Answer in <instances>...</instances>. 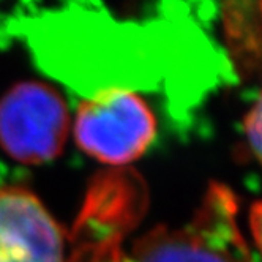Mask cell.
I'll return each instance as SVG.
<instances>
[{
	"label": "cell",
	"instance_id": "cell-1",
	"mask_svg": "<svg viewBox=\"0 0 262 262\" xmlns=\"http://www.w3.org/2000/svg\"><path fill=\"white\" fill-rule=\"evenodd\" d=\"M237 212L235 194L212 183L188 221L150 229L119 262H254Z\"/></svg>",
	"mask_w": 262,
	"mask_h": 262
},
{
	"label": "cell",
	"instance_id": "cell-2",
	"mask_svg": "<svg viewBox=\"0 0 262 262\" xmlns=\"http://www.w3.org/2000/svg\"><path fill=\"white\" fill-rule=\"evenodd\" d=\"M155 136L157 119L152 109L128 87H107L92 93L74 117L76 144L104 164L138 160Z\"/></svg>",
	"mask_w": 262,
	"mask_h": 262
},
{
	"label": "cell",
	"instance_id": "cell-3",
	"mask_svg": "<svg viewBox=\"0 0 262 262\" xmlns=\"http://www.w3.org/2000/svg\"><path fill=\"white\" fill-rule=\"evenodd\" d=\"M68 131L67 103L45 82H19L0 98V147L17 163L54 160L63 150Z\"/></svg>",
	"mask_w": 262,
	"mask_h": 262
},
{
	"label": "cell",
	"instance_id": "cell-4",
	"mask_svg": "<svg viewBox=\"0 0 262 262\" xmlns=\"http://www.w3.org/2000/svg\"><path fill=\"white\" fill-rule=\"evenodd\" d=\"M0 262H65L60 224L21 186H0Z\"/></svg>",
	"mask_w": 262,
	"mask_h": 262
},
{
	"label": "cell",
	"instance_id": "cell-5",
	"mask_svg": "<svg viewBox=\"0 0 262 262\" xmlns=\"http://www.w3.org/2000/svg\"><path fill=\"white\" fill-rule=\"evenodd\" d=\"M221 16L232 62L242 76H251L260 62V4L228 2Z\"/></svg>",
	"mask_w": 262,
	"mask_h": 262
},
{
	"label": "cell",
	"instance_id": "cell-6",
	"mask_svg": "<svg viewBox=\"0 0 262 262\" xmlns=\"http://www.w3.org/2000/svg\"><path fill=\"white\" fill-rule=\"evenodd\" d=\"M260 100L257 98L243 120V133L251 155L259 161L260 157Z\"/></svg>",
	"mask_w": 262,
	"mask_h": 262
}]
</instances>
